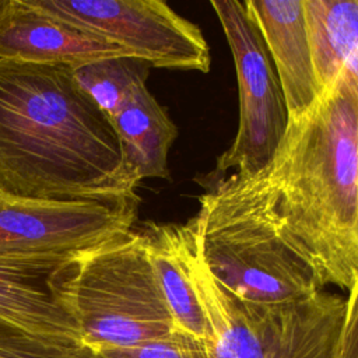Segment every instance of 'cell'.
<instances>
[{
    "mask_svg": "<svg viewBox=\"0 0 358 358\" xmlns=\"http://www.w3.org/2000/svg\"><path fill=\"white\" fill-rule=\"evenodd\" d=\"M137 186L71 67L0 59V194L120 203Z\"/></svg>",
    "mask_w": 358,
    "mask_h": 358,
    "instance_id": "6da1fadb",
    "label": "cell"
},
{
    "mask_svg": "<svg viewBox=\"0 0 358 358\" xmlns=\"http://www.w3.org/2000/svg\"><path fill=\"white\" fill-rule=\"evenodd\" d=\"M282 235L320 287L358 280V91L345 70L295 120L267 165Z\"/></svg>",
    "mask_w": 358,
    "mask_h": 358,
    "instance_id": "7a4b0ae2",
    "label": "cell"
},
{
    "mask_svg": "<svg viewBox=\"0 0 358 358\" xmlns=\"http://www.w3.org/2000/svg\"><path fill=\"white\" fill-rule=\"evenodd\" d=\"M189 227L210 274L236 298L281 303L323 289L309 263L282 235L267 166L232 173L199 197Z\"/></svg>",
    "mask_w": 358,
    "mask_h": 358,
    "instance_id": "3957f363",
    "label": "cell"
},
{
    "mask_svg": "<svg viewBox=\"0 0 358 358\" xmlns=\"http://www.w3.org/2000/svg\"><path fill=\"white\" fill-rule=\"evenodd\" d=\"M50 285L94 350L137 345L175 329L140 229L76 253L53 271Z\"/></svg>",
    "mask_w": 358,
    "mask_h": 358,
    "instance_id": "277c9868",
    "label": "cell"
},
{
    "mask_svg": "<svg viewBox=\"0 0 358 358\" xmlns=\"http://www.w3.org/2000/svg\"><path fill=\"white\" fill-rule=\"evenodd\" d=\"M182 249L208 324L207 358H336L347 299L320 289L281 303L246 302L210 274L186 224Z\"/></svg>",
    "mask_w": 358,
    "mask_h": 358,
    "instance_id": "5b68a950",
    "label": "cell"
},
{
    "mask_svg": "<svg viewBox=\"0 0 358 358\" xmlns=\"http://www.w3.org/2000/svg\"><path fill=\"white\" fill-rule=\"evenodd\" d=\"M211 7L232 52L238 91L239 120L231 145L218 157L215 172L236 169L253 175L266 168L288 129V110L266 45L243 1L214 0Z\"/></svg>",
    "mask_w": 358,
    "mask_h": 358,
    "instance_id": "8992f818",
    "label": "cell"
},
{
    "mask_svg": "<svg viewBox=\"0 0 358 358\" xmlns=\"http://www.w3.org/2000/svg\"><path fill=\"white\" fill-rule=\"evenodd\" d=\"M39 10L92 32L151 67L210 70L200 28L159 0H31Z\"/></svg>",
    "mask_w": 358,
    "mask_h": 358,
    "instance_id": "52a82bcc",
    "label": "cell"
},
{
    "mask_svg": "<svg viewBox=\"0 0 358 358\" xmlns=\"http://www.w3.org/2000/svg\"><path fill=\"white\" fill-rule=\"evenodd\" d=\"M140 197L102 203L0 194V260L66 262L134 228Z\"/></svg>",
    "mask_w": 358,
    "mask_h": 358,
    "instance_id": "ba28073f",
    "label": "cell"
},
{
    "mask_svg": "<svg viewBox=\"0 0 358 358\" xmlns=\"http://www.w3.org/2000/svg\"><path fill=\"white\" fill-rule=\"evenodd\" d=\"M130 56L115 43L50 15L31 0H0V59L69 66Z\"/></svg>",
    "mask_w": 358,
    "mask_h": 358,
    "instance_id": "9c48e42d",
    "label": "cell"
},
{
    "mask_svg": "<svg viewBox=\"0 0 358 358\" xmlns=\"http://www.w3.org/2000/svg\"><path fill=\"white\" fill-rule=\"evenodd\" d=\"M274 62L289 120L308 112L323 94L308 35L305 0L243 1Z\"/></svg>",
    "mask_w": 358,
    "mask_h": 358,
    "instance_id": "30bf717a",
    "label": "cell"
},
{
    "mask_svg": "<svg viewBox=\"0 0 358 358\" xmlns=\"http://www.w3.org/2000/svg\"><path fill=\"white\" fill-rule=\"evenodd\" d=\"M62 263L0 260V323L46 338L81 341L74 319L50 285V277Z\"/></svg>",
    "mask_w": 358,
    "mask_h": 358,
    "instance_id": "8fae6325",
    "label": "cell"
},
{
    "mask_svg": "<svg viewBox=\"0 0 358 358\" xmlns=\"http://www.w3.org/2000/svg\"><path fill=\"white\" fill-rule=\"evenodd\" d=\"M109 122L117 136L124 166L137 183L151 178L169 179L168 151L178 130L147 85L137 88Z\"/></svg>",
    "mask_w": 358,
    "mask_h": 358,
    "instance_id": "7c38bea8",
    "label": "cell"
},
{
    "mask_svg": "<svg viewBox=\"0 0 358 358\" xmlns=\"http://www.w3.org/2000/svg\"><path fill=\"white\" fill-rule=\"evenodd\" d=\"M140 231L175 329L208 340L207 319L183 257L182 225L147 222Z\"/></svg>",
    "mask_w": 358,
    "mask_h": 358,
    "instance_id": "4fadbf2b",
    "label": "cell"
},
{
    "mask_svg": "<svg viewBox=\"0 0 358 358\" xmlns=\"http://www.w3.org/2000/svg\"><path fill=\"white\" fill-rule=\"evenodd\" d=\"M316 76L324 91L358 42V0H305Z\"/></svg>",
    "mask_w": 358,
    "mask_h": 358,
    "instance_id": "5bb4252c",
    "label": "cell"
},
{
    "mask_svg": "<svg viewBox=\"0 0 358 358\" xmlns=\"http://www.w3.org/2000/svg\"><path fill=\"white\" fill-rule=\"evenodd\" d=\"M150 69L151 64L138 57L116 56L98 59L71 70L81 91L110 119L137 88L145 85Z\"/></svg>",
    "mask_w": 358,
    "mask_h": 358,
    "instance_id": "9a60e30c",
    "label": "cell"
},
{
    "mask_svg": "<svg viewBox=\"0 0 358 358\" xmlns=\"http://www.w3.org/2000/svg\"><path fill=\"white\" fill-rule=\"evenodd\" d=\"M0 358H102L81 341H63L31 334L18 327L0 330Z\"/></svg>",
    "mask_w": 358,
    "mask_h": 358,
    "instance_id": "2e32d148",
    "label": "cell"
},
{
    "mask_svg": "<svg viewBox=\"0 0 358 358\" xmlns=\"http://www.w3.org/2000/svg\"><path fill=\"white\" fill-rule=\"evenodd\" d=\"M96 351L102 358H207L206 341L179 329L137 345L108 347Z\"/></svg>",
    "mask_w": 358,
    "mask_h": 358,
    "instance_id": "e0dca14e",
    "label": "cell"
},
{
    "mask_svg": "<svg viewBox=\"0 0 358 358\" xmlns=\"http://www.w3.org/2000/svg\"><path fill=\"white\" fill-rule=\"evenodd\" d=\"M336 358H358V280L348 291L347 309Z\"/></svg>",
    "mask_w": 358,
    "mask_h": 358,
    "instance_id": "ac0fdd59",
    "label": "cell"
},
{
    "mask_svg": "<svg viewBox=\"0 0 358 358\" xmlns=\"http://www.w3.org/2000/svg\"><path fill=\"white\" fill-rule=\"evenodd\" d=\"M343 70H345L348 73V76L352 78V81L357 85V91H358V42L354 45L352 50L347 56Z\"/></svg>",
    "mask_w": 358,
    "mask_h": 358,
    "instance_id": "d6986e66",
    "label": "cell"
}]
</instances>
